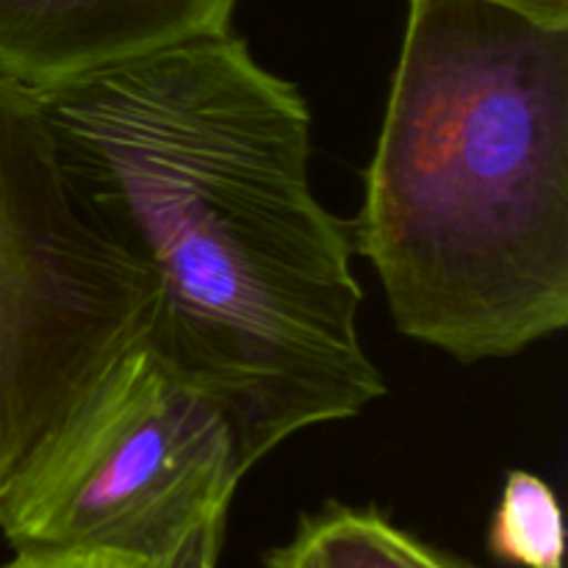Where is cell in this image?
I'll list each match as a JSON object with an SVG mask.
<instances>
[{
  "label": "cell",
  "instance_id": "9c48e42d",
  "mask_svg": "<svg viewBox=\"0 0 568 568\" xmlns=\"http://www.w3.org/2000/svg\"><path fill=\"white\" fill-rule=\"evenodd\" d=\"M488 3L505 6V9L521 11L547 26L568 28V0H488Z\"/></svg>",
  "mask_w": 568,
  "mask_h": 568
},
{
  "label": "cell",
  "instance_id": "ba28073f",
  "mask_svg": "<svg viewBox=\"0 0 568 568\" xmlns=\"http://www.w3.org/2000/svg\"><path fill=\"white\" fill-rule=\"evenodd\" d=\"M0 568H139L125 560L105 555H48V552H14V560Z\"/></svg>",
  "mask_w": 568,
  "mask_h": 568
},
{
  "label": "cell",
  "instance_id": "5b68a950",
  "mask_svg": "<svg viewBox=\"0 0 568 568\" xmlns=\"http://www.w3.org/2000/svg\"><path fill=\"white\" fill-rule=\"evenodd\" d=\"M236 0H0V75L31 92L231 31Z\"/></svg>",
  "mask_w": 568,
  "mask_h": 568
},
{
  "label": "cell",
  "instance_id": "8992f818",
  "mask_svg": "<svg viewBox=\"0 0 568 568\" xmlns=\"http://www.w3.org/2000/svg\"><path fill=\"white\" fill-rule=\"evenodd\" d=\"M264 568H483L394 525L383 510L327 503L300 519Z\"/></svg>",
  "mask_w": 568,
  "mask_h": 568
},
{
  "label": "cell",
  "instance_id": "3957f363",
  "mask_svg": "<svg viewBox=\"0 0 568 568\" xmlns=\"http://www.w3.org/2000/svg\"><path fill=\"white\" fill-rule=\"evenodd\" d=\"M153 314V281L78 197L37 94L0 75V521Z\"/></svg>",
  "mask_w": 568,
  "mask_h": 568
},
{
  "label": "cell",
  "instance_id": "277c9868",
  "mask_svg": "<svg viewBox=\"0 0 568 568\" xmlns=\"http://www.w3.org/2000/svg\"><path fill=\"white\" fill-rule=\"evenodd\" d=\"M247 471L220 405L144 344L20 488L0 532L14 552L220 568Z\"/></svg>",
  "mask_w": 568,
  "mask_h": 568
},
{
  "label": "cell",
  "instance_id": "7a4b0ae2",
  "mask_svg": "<svg viewBox=\"0 0 568 568\" xmlns=\"http://www.w3.org/2000/svg\"><path fill=\"white\" fill-rule=\"evenodd\" d=\"M349 231L403 336L460 364L568 325V28L410 0Z\"/></svg>",
  "mask_w": 568,
  "mask_h": 568
},
{
  "label": "cell",
  "instance_id": "6da1fadb",
  "mask_svg": "<svg viewBox=\"0 0 568 568\" xmlns=\"http://www.w3.org/2000/svg\"><path fill=\"white\" fill-rule=\"evenodd\" d=\"M67 178L155 286L148 344L253 469L386 383L358 336L347 225L308 178L311 114L231 31L37 89Z\"/></svg>",
  "mask_w": 568,
  "mask_h": 568
},
{
  "label": "cell",
  "instance_id": "52a82bcc",
  "mask_svg": "<svg viewBox=\"0 0 568 568\" xmlns=\"http://www.w3.org/2000/svg\"><path fill=\"white\" fill-rule=\"evenodd\" d=\"M488 549L521 568H564V510L549 483L530 471H510L494 510Z\"/></svg>",
  "mask_w": 568,
  "mask_h": 568
}]
</instances>
